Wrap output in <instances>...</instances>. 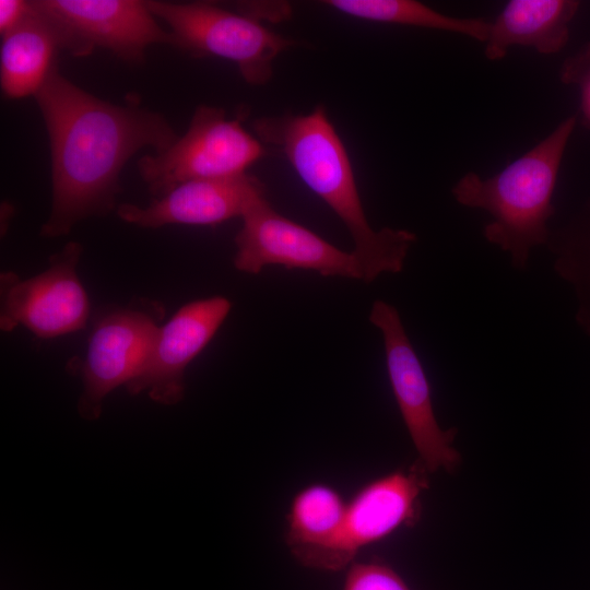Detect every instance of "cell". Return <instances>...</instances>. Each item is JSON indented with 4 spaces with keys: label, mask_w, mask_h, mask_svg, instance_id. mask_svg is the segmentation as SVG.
<instances>
[{
    "label": "cell",
    "mask_w": 590,
    "mask_h": 590,
    "mask_svg": "<svg viewBox=\"0 0 590 590\" xmlns=\"http://www.w3.org/2000/svg\"><path fill=\"white\" fill-rule=\"evenodd\" d=\"M35 98L51 153L52 203L43 237L67 235L82 220L110 212L128 160L145 146L164 152L178 139L162 114L97 98L57 63Z\"/></svg>",
    "instance_id": "obj_1"
},
{
    "label": "cell",
    "mask_w": 590,
    "mask_h": 590,
    "mask_svg": "<svg viewBox=\"0 0 590 590\" xmlns=\"http://www.w3.org/2000/svg\"><path fill=\"white\" fill-rule=\"evenodd\" d=\"M252 128L262 144L284 153L300 179L345 225L365 283L381 273L402 271L416 235L406 229L375 231L370 226L347 152L322 105L307 115L258 118Z\"/></svg>",
    "instance_id": "obj_2"
},
{
    "label": "cell",
    "mask_w": 590,
    "mask_h": 590,
    "mask_svg": "<svg viewBox=\"0 0 590 590\" xmlns=\"http://www.w3.org/2000/svg\"><path fill=\"white\" fill-rule=\"evenodd\" d=\"M575 123V117L566 118L499 173L482 178L469 172L452 188L460 204L491 213L483 235L510 255L516 269H526L531 249L550 240L552 197Z\"/></svg>",
    "instance_id": "obj_3"
},
{
    "label": "cell",
    "mask_w": 590,
    "mask_h": 590,
    "mask_svg": "<svg viewBox=\"0 0 590 590\" xmlns=\"http://www.w3.org/2000/svg\"><path fill=\"white\" fill-rule=\"evenodd\" d=\"M150 12L165 21L173 46L197 57L215 56L235 62L244 80L267 83L274 59L296 43L260 21L210 2L145 1Z\"/></svg>",
    "instance_id": "obj_4"
},
{
    "label": "cell",
    "mask_w": 590,
    "mask_h": 590,
    "mask_svg": "<svg viewBox=\"0 0 590 590\" xmlns=\"http://www.w3.org/2000/svg\"><path fill=\"white\" fill-rule=\"evenodd\" d=\"M266 154L262 142L247 132L225 110L201 105L188 130L167 150L144 155L138 162L141 178L154 198L185 181L246 174Z\"/></svg>",
    "instance_id": "obj_5"
},
{
    "label": "cell",
    "mask_w": 590,
    "mask_h": 590,
    "mask_svg": "<svg viewBox=\"0 0 590 590\" xmlns=\"http://www.w3.org/2000/svg\"><path fill=\"white\" fill-rule=\"evenodd\" d=\"M32 4L52 26L60 49L75 57L103 48L126 62L140 63L149 46H173L172 33L162 30L145 1L33 0Z\"/></svg>",
    "instance_id": "obj_6"
},
{
    "label": "cell",
    "mask_w": 590,
    "mask_h": 590,
    "mask_svg": "<svg viewBox=\"0 0 590 590\" xmlns=\"http://www.w3.org/2000/svg\"><path fill=\"white\" fill-rule=\"evenodd\" d=\"M164 315L163 304L139 299L106 310L95 319L81 370L83 390L78 412L82 418H99L105 398L135 377Z\"/></svg>",
    "instance_id": "obj_7"
},
{
    "label": "cell",
    "mask_w": 590,
    "mask_h": 590,
    "mask_svg": "<svg viewBox=\"0 0 590 590\" xmlns=\"http://www.w3.org/2000/svg\"><path fill=\"white\" fill-rule=\"evenodd\" d=\"M82 252L80 243L70 241L37 275L1 273L0 329L22 326L39 339H54L85 328L91 308L76 272Z\"/></svg>",
    "instance_id": "obj_8"
},
{
    "label": "cell",
    "mask_w": 590,
    "mask_h": 590,
    "mask_svg": "<svg viewBox=\"0 0 590 590\" xmlns=\"http://www.w3.org/2000/svg\"><path fill=\"white\" fill-rule=\"evenodd\" d=\"M369 321L382 334L390 385L418 460L429 472L439 468L455 471L460 463V455L452 445L457 429L444 430L436 420L426 374L399 311L377 299L371 305Z\"/></svg>",
    "instance_id": "obj_9"
},
{
    "label": "cell",
    "mask_w": 590,
    "mask_h": 590,
    "mask_svg": "<svg viewBox=\"0 0 590 590\" xmlns=\"http://www.w3.org/2000/svg\"><path fill=\"white\" fill-rule=\"evenodd\" d=\"M234 241L236 270L258 274L267 266L315 271L322 276L363 281L361 264L353 251H344L315 232L276 212L266 197L241 217Z\"/></svg>",
    "instance_id": "obj_10"
},
{
    "label": "cell",
    "mask_w": 590,
    "mask_h": 590,
    "mask_svg": "<svg viewBox=\"0 0 590 590\" xmlns=\"http://www.w3.org/2000/svg\"><path fill=\"white\" fill-rule=\"evenodd\" d=\"M232 303L211 296L181 306L161 326L151 351L135 377L125 387L137 396L145 392L163 405H175L185 397V371L204 350L225 321Z\"/></svg>",
    "instance_id": "obj_11"
},
{
    "label": "cell",
    "mask_w": 590,
    "mask_h": 590,
    "mask_svg": "<svg viewBox=\"0 0 590 590\" xmlns=\"http://www.w3.org/2000/svg\"><path fill=\"white\" fill-rule=\"evenodd\" d=\"M426 467L417 460L362 486L346 504L335 550V569L353 564L365 546L386 538L402 526L415 523L420 496L428 487Z\"/></svg>",
    "instance_id": "obj_12"
},
{
    "label": "cell",
    "mask_w": 590,
    "mask_h": 590,
    "mask_svg": "<svg viewBox=\"0 0 590 590\" xmlns=\"http://www.w3.org/2000/svg\"><path fill=\"white\" fill-rule=\"evenodd\" d=\"M263 185L253 176L194 179L179 184L146 206L122 203L117 215L125 222L145 228L165 225H217L243 217L261 198Z\"/></svg>",
    "instance_id": "obj_13"
},
{
    "label": "cell",
    "mask_w": 590,
    "mask_h": 590,
    "mask_svg": "<svg viewBox=\"0 0 590 590\" xmlns=\"http://www.w3.org/2000/svg\"><path fill=\"white\" fill-rule=\"evenodd\" d=\"M346 504L334 487L314 483L298 491L287 514L285 542L302 565L337 571L335 550Z\"/></svg>",
    "instance_id": "obj_14"
},
{
    "label": "cell",
    "mask_w": 590,
    "mask_h": 590,
    "mask_svg": "<svg viewBox=\"0 0 590 590\" xmlns=\"http://www.w3.org/2000/svg\"><path fill=\"white\" fill-rule=\"evenodd\" d=\"M579 2L574 0H511L489 22L485 56L503 59L511 46L532 47L540 54L562 50Z\"/></svg>",
    "instance_id": "obj_15"
},
{
    "label": "cell",
    "mask_w": 590,
    "mask_h": 590,
    "mask_svg": "<svg viewBox=\"0 0 590 590\" xmlns=\"http://www.w3.org/2000/svg\"><path fill=\"white\" fill-rule=\"evenodd\" d=\"M25 19L2 36L0 49L1 90L8 98L36 95L57 63V35L32 4Z\"/></svg>",
    "instance_id": "obj_16"
},
{
    "label": "cell",
    "mask_w": 590,
    "mask_h": 590,
    "mask_svg": "<svg viewBox=\"0 0 590 590\" xmlns=\"http://www.w3.org/2000/svg\"><path fill=\"white\" fill-rule=\"evenodd\" d=\"M323 3L363 20L445 31L483 43L489 28V22L484 19L447 15L414 0H329Z\"/></svg>",
    "instance_id": "obj_17"
},
{
    "label": "cell",
    "mask_w": 590,
    "mask_h": 590,
    "mask_svg": "<svg viewBox=\"0 0 590 590\" xmlns=\"http://www.w3.org/2000/svg\"><path fill=\"white\" fill-rule=\"evenodd\" d=\"M343 590H411L403 578L381 560L354 562L349 566Z\"/></svg>",
    "instance_id": "obj_18"
},
{
    "label": "cell",
    "mask_w": 590,
    "mask_h": 590,
    "mask_svg": "<svg viewBox=\"0 0 590 590\" xmlns=\"http://www.w3.org/2000/svg\"><path fill=\"white\" fill-rule=\"evenodd\" d=\"M559 78L565 84L579 87L582 117L590 125V42L563 62Z\"/></svg>",
    "instance_id": "obj_19"
},
{
    "label": "cell",
    "mask_w": 590,
    "mask_h": 590,
    "mask_svg": "<svg viewBox=\"0 0 590 590\" xmlns=\"http://www.w3.org/2000/svg\"><path fill=\"white\" fill-rule=\"evenodd\" d=\"M31 2L24 0L0 1V33L5 35L17 26L28 14Z\"/></svg>",
    "instance_id": "obj_20"
}]
</instances>
